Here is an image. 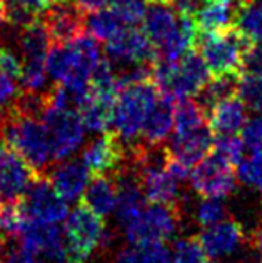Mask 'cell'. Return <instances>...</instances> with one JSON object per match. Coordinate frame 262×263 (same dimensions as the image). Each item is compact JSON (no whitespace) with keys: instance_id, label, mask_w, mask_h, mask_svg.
I'll return each mask as SVG.
<instances>
[{"instance_id":"cell-40","label":"cell","mask_w":262,"mask_h":263,"mask_svg":"<svg viewBox=\"0 0 262 263\" xmlns=\"http://www.w3.org/2000/svg\"><path fill=\"white\" fill-rule=\"evenodd\" d=\"M39 257L22 245H13L5 252L0 263H39Z\"/></svg>"},{"instance_id":"cell-17","label":"cell","mask_w":262,"mask_h":263,"mask_svg":"<svg viewBox=\"0 0 262 263\" xmlns=\"http://www.w3.org/2000/svg\"><path fill=\"white\" fill-rule=\"evenodd\" d=\"M176 99L167 93H161L150 112L146 125L142 128V143L149 147H161L167 140L170 132H174Z\"/></svg>"},{"instance_id":"cell-49","label":"cell","mask_w":262,"mask_h":263,"mask_svg":"<svg viewBox=\"0 0 262 263\" xmlns=\"http://www.w3.org/2000/svg\"><path fill=\"white\" fill-rule=\"evenodd\" d=\"M205 263H216V261H214V260L211 258V260H207V261H205Z\"/></svg>"},{"instance_id":"cell-9","label":"cell","mask_w":262,"mask_h":263,"mask_svg":"<svg viewBox=\"0 0 262 263\" xmlns=\"http://www.w3.org/2000/svg\"><path fill=\"white\" fill-rule=\"evenodd\" d=\"M106 52L110 60L120 64L146 65L157 59V50L144 29L135 25L122 27L115 35L106 42Z\"/></svg>"},{"instance_id":"cell-2","label":"cell","mask_w":262,"mask_h":263,"mask_svg":"<svg viewBox=\"0 0 262 263\" xmlns=\"http://www.w3.org/2000/svg\"><path fill=\"white\" fill-rule=\"evenodd\" d=\"M119 82L120 90L117 93L112 125L122 142H134L142 134L161 92L152 79L124 82L119 77Z\"/></svg>"},{"instance_id":"cell-23","label":"cell","mask_w":262,"mask_h":263,"mask_svg":"<svg viewBox=\"0 0 262 263\" xmlns=\"http://www.w3.org/2000/svg\"><path fill=\"white\" fill-rule=\"evenodd\" d=\"M0 4L5 22L20 30L40 18V13L47 10L50 0H2Z\"/></svg>"},{"instance_id":"cell-48","label":"cell","mask_w":262,"mask_h":263,"mask_svg":"<svg viewBox=\"0 0 262 263\" xmlns=\"http://www.w3.org/2000/svg\"><path fill=\"white\" fill-rule=\"evenodd\" d=\"M2 252H4V240L0 237V257H2Z\"/></svg>"},{"instance_id":"cell-39","label":"cell","mask_w":262,"mask_h":263,"mask_svg":"<svg viewBox=\"0 0 262 263\" xmlns=\"http://www.w3.org/2000/svg\"><path fill=\"white\" fill-rule=\"evenodd\" d=\"M242 72L262 73V44H249L246 48Z\"/></svg>"},{"instance_id":"cell-29","label":"cell","mask_w":262,"mask_h":263,"mask_svg":"<svg viewBox=\"0 0 262 263\" xmlns=\"http://www.w3.org/2000/svg\"><path fill=\"white\" fill-rule=\"evenodd\" d=\"M237 95L247 108L262 114V73H240Z\"/></svg>"},{"instance_id":"cell-21","label":"cell","mask_w":262,"mask_h":263,"mask_svg":"<svg viewBox=\"0 0 262 263\" xmlns=\"http://www.w3.org/2000/svg\"><path fill=\"white\" fill-rule=\"evenodd\" d=\"M117 198H119V186L114 175L94 177L84 192V203L100 217L115 212Z\"/></svg>"},{"instance_id":"cell-24","label":"cell","mask_w":262,"mask_h":263,"mask_svg":"<svg viewBox=\"0 0 262 263\" xmlns=\"http://www.w3.org/2000/svg\"><path fill=\"white\" fill-rule=\"evenodd\" d=\"M29 221L30 217L27 215L22 197L0 200V233L5 238H20V235L25 230V227L29 225Z\"/></svg>"},{"instance_id":"cell-45","label":"cell","mask_w":262,"mask_h":263,"mask_svg":"<svg viewBox=\"0 0 262 263\" xmlns=\"http://www.w3.org/2000/svg\"><path fill=\"white\" fill-rule=\"evenodd\" d=\"M146 2L149 4V5H169L170 7V2L172 0H146Z\"/></svg>"},{"instance_id":"cell-8","label":"cell","mask_w":262,"mask_h":263,"mask_svg":"<svg viewBox=\"0 0 262 263\" xmlns=\"http://www.w3.org/2000/svg\"><path fill=\"white\" fill-rule=\"evenodd\" d=\"M22 202L30 220L42 223H60L68 215V206L64 198L54 190L45 174H40L22 195Z\"/></svg>"},{"instance_id":"cell-33","label":"cell","mask_w":262,"mask_h":263,"mask_svg":"<svg viewBox=\"0 0 262 263\" xmlns=\"http://www.w3.org/2000/svg\"><path fill=\"white\" fill-rule=\"evenodd\" d=\"M244 148L246 147L242 140H240V137L231 134V135H219L217 140H214L211 152L234 167V165H239L240 160H242Z\"/></svg>"},{"instance_id":"cell-41","label":"cell","mask_w":262,"mask_h":263,"mask_svg":"<svg viewBox=\"0 0 262 263\" xmlns=\"http://www.w3.org/2000/svg\"><path fill=\"white\" fill-rule=\"evenodd\" d=\"M17 97L15 80L0 73V108H7Z\"/></svg>"},{"instance_id":"cell-47","label":"cell","mask_w":262,"mask_h":263,"mask_svg":"<svg viewBox=\"0 0 262 263\" xmlns=\"http://www.w3.org/2000/svg\"><path fill=\"white\" fill-rule=\"evenodd\" d=\"M204 2H231L232 4V0H204Z\"/></svg>"},{"instance_id":"cell-20","label":"cell","mask_w":262,"mask_h":263,"mask_svg":"<svg viewBox=\"0 0 262 263\" xmlns=\"http://www.w3.org/2000/svg\"><path fill=\"white\" fill-rule=\"evenodd\" d=\"M115 100V95H102L91 90L84 103L77 108L85 130L99 132V134L107 132L109 127L112 125Z\"/></svg>"},{"instance_id":"cell-4","label":"cell","mask_w":262,"mask_h":263,"mask_svg":"<svg viewBox=\"0 0 262 263\" xmlns=\"http://www.w3.org/2000/svg\"><path fill=\"white\" fill-rule=\"evenodd\" d=\"M65 263H87L99 247L109 240L102 217L82 202L65 218Z\"/></svg>"},{"instance_id":"cell-30","label":"cell","mask_w":262,"mask_h":263,"mask_svg":"<svg viewBox=\"0 0 262 263\" xmlns=\"http://www.w3.org/2000/svg\"><path fill=\"white\" fill-rule=\"evenodd\" d=\"M237 177L244 185L262 195V150L252 152V155L240 160L237 165Z\"/></svg>"},{"instance_id":"cell-18","label":"cell","mask_w":262,"mask_h":263,"mask_svg":"<svg viewBox=\"0 0 262 263\" xmlns=\"http://www.w3.org/2000/svg\"><path fill=\"white\" fill-rule=\"evenodd\" d=\"M212 145H214L212 130L211 127H205L197 132H190V134L174 135L170 142V147L165 150H167V154L170 157L177 158L179 162H182L189 168H192L205 155H209Z\"/></svg>"},{"instance_id":"cell-15","label":"cell","mask_w":262,"mask_h":263,"mask_svg":"<svg viewBox=\"0 0 262 263\" xmlns=\"http://www.w3.org/2000/svg\"><path fill=\"white\" fill-rule=\"evenodd\" d=\"M199 240H201V245L204 247L207 257L216 260L229 257L236 252L244 243L246 232L239 221L225 218L216 225L205 227L202 233L199 235Z\"/></svg>"},{"instance_id":"cell-51","label":"cell","mask_w":262,"mask_h":263,"mask_svg":"<svg viewBox=\"0 0 262 263\" xmlns=\"http://www.w3.org/2000/svg\"><path fill=\"white\" fill-rule=\"evenodd\" d=\"M0 2H2V0H0Z\"/></svg>"},{"instance_id":"cell-6","label":"cell","mask_w":262,"mask_h":263,"mask_svg":"<svg viewBox=\"0 0 262 263\" xmlns=\"http://www.w3.org/2000/svg\"><path fill=\"white\" fill-rule=\"evenodd\" d=\"M42 122L49 132L52 158L55 162L67 160L84 142L85 127L75 108L45 107Z\"/></svg>"},{"instance_id":"cell-50","label":"cell","mask_w":262,"mask_h":263,"mask_svg":"<svg viewBox=\"0 0 262 263\" xmlns=\"http://www.w3.org/2000/svg\"><path fill=\"white\" fill-rule=\"evenodd\" d=\"M50 2H64V0H50Z\"/></svg>"},{"instance_id":"cell-11","label":"cell","mask_w":262,"mask_h":263,"mask_svg":"<svg viewBox=\"0 0 262 263\" xmlns=\"http://www.w3.org/2000/svg\"><path fill=\"white\" fill-rule=\"evenodd\" d=\"M82 162L94 177L115 175L124 168L122 165L126 162L122 138L115 132H102L99 138H95L84 148Z\"/></svg>"},{"instance_id":"cell-44","label":"cell","mask_w":262,"mask_h":263,"mask_svg":"<svg viewBox=\"0 0 262 263\" xmlns=\"http://www.w3.org/2000/svg\"><path fill=\"white\" fill-rule=\"evenodd\" d=\"M252 245L256 248L257 252V257H259V263H262V227L259 230L254 233V240H252Z\"/></svg>"},{"instance_id":"cell-3","label":"cell","mask_w":262,"mask_h":263,"mask_svg":"<svg viewBox=\"0 0 262 263\" xmlns=\"http://www.w3.org/2000/svg\"><path fill=\"white\" fill-rule=\"evenodd\" d=\"M249 44V40L232 24L222 30L197 32L196 50L201 53L212 77L240 75L244 52Z\"/></svg>"},{"instance_id":"cell-5","label":"cell","mask_w":262,"mask_h":263,"mask_svg":"<svg viewBox=\"0 0 262 263\" xmlns=\"http://www.w3.org/2000/svg\"><path fill=\"white\" fill-rule=\"evenodd\" d=\"M181 221V209L150 203L137 213L126 227L130 245L164 243L176 235Z\"/></svg>"},{"instance_id":"cell-7","label":"cell","mask_w":262,"mask_h":263,"mask_svg":"<svg viewBox=\"0 0 262 263\" xmlns=\"http://www.w3.org/2000/svg\"><path fill=\"white\" fill-rule=\"evenodd\" d=\"M190 183L202 198H225L236 189V175L231 163L216 154H209L194 165Z\"/></svg>"},{"instance_id":"cell-37","label":"cell","mask_w":262,"mask_h":263,"mask_svg":"<svg viewBox=\"0 0 262 263\" xmlns=\"http://www.w3.org/2000/svg\"><path fill=\"white\" fill-rule=\"evenodd\" d=\"M240 140L251 152L262 150V117L246 120L244 127L240 128Z\"/></svg>"},{"instance_id":"cell-31","label":"cell","mask_w":262,"mask_h":263,"mask_svg":"<svg viewBox=\"0 0 262 263\" xmlns=\"http://www.w3.org/2000/svg\"><path fill=\"white\" fill-rule=\"evenodd\" d=\"M207 253L201 245V240L189 237L176 241L174 250H172V263H205Z\"/></svg>"},{"instance_id":"cell-38","label":"cell","mask_w":262,"mask_h":263,"mask_svg":"<svg viewBox=\"0 0 262 263\" xmlns=\"http://www.w3.org/2000/svg\"><path fill=\"white\" fill-rule=\"evenodd\" d=\"M22 68L24 62H20V59L10 48L0 47V73L17 82L22 77Z\"/></svg>"},{"instance_id":"cell-32","label":"cell","mask_w":262,"mask_h":263,"mask_svg":"<svg viewBox=\"0 0 262 263\" xmlns=\"http://www.w3.org/2000/svg\"><path fill=\"white\" fill-rule=\"evenodd\" d=\"M146 0H109V9L112 10L120 22L127 25H137L146 17Z\"/></svg>"},{"instance_id":"cell-26","label":"cell","mask_w":262,"mask_h":263,"mask_svg":"<svg viewBox=\"0 0 262 263\" xmlns=\"http://www.w3.org/2000/svg\"><path fill=\"white\" fill-rule=\"evenodd\" d=\"M234 25L251 44H262V0H252L234 12Z\"/></svg>"},{"instance_id":"cell-22","label":"cell","mask_w":262,"mask_h":263,"mask_svg":"<svg viewBox=\"0 0 262 263\" xmlns=\"http://www.w3.org/2000/svg\"><path fill=\"white\" fill-rule=\"evenodd\" d=\"M19 47L24 60H45L52 45L42 18L19 30Z\"/></svg>"},{"instance_id":"cell-16","label":"cell","mask_w":262,"mask_h":263,"mask_svg":"<svg viewBox=\"0 0 262 263\" xmlns=\"http://www.w3.org/2000/svg\"><path fill=\"white\" fill-rule=\"evenodd\" d=\"M89 175L91 172L82 160H64L55 168L49 170L47 178L60 198H64L65 202H75L84 197Z\"/></svg>"},{"instance_id":"cell-25","label":"cell","mask_w":262,"mask_h":263,"mask_svg":"<svg viewBox=\"0 0 262 263\" xmlns=\"http://www.w3.org/2000/svg\"><path fill=\"white\" fill-rule=\"evenodd\" d=\"M197 32H216L234 24V7L231 2H207L196 13Z\"/></svg>"},{"instance_id":"cell-35","label":"cell","mask_w":262,"mask_h":263,"mask_svg":"<svg viewBox=\"0 0 262 263\" xmlns=\"http://www.w3.org/2000/svg\"><path fill=\"white\" fill-rule=\"evenodd\" d=\"M227 218V206L222 203V198H202L197 203L196 220L201 227H211Z\"/></svg>"},{"instance_id":"cell-13","label":"cell","mask_w":262,"mask_h":263,"mask_svg":"<svg viewBox=\"0 0 262 263\" xmlns=\"http://www.w3.org/2000/svg\"><path fill=\"white\" fill-rule=\"evenodd\" d=\"M209 75L211 73L207 70V65H205L201 53L196 48H190L177 60L174 75H172V80L165 93L174 97L176 100L190 99V97L199 95V92L207 85Z\"/></svg>"},{"instance_id":"cell-19","label":"cell","mask_w":262,"mask_h":263,"mask_svg":"<svg viewBox=\"0 0 262 263\" xmlns=\"http://www.w3.org/2000/svg\"><path fill=\"white\" fill-rule=\"evenodd\" d=\"M246 105L239 95L217 102L207 110V122L212 134L231 135L240 132L246 123Z\"/></svg>"},{"instance_id":"cell-43","label":"cell","mask_w":262,"mask_h":263,"mask_svg":"<svg viewBox=\"0 0 262 263\" xmlns=\"http://www.w3.org/2000/svg\"><path fill=\"white\" fill-rule=\"evenodd\" d=\"M84 13H94L99 10L109 9V0H71Z\"/></svg>"},{"instance_id":"cell-46","label":"cell","mask_w":262,"mask_h":263,"mask_svg":"<svg viewBox=\"0 0 262 263\" xmlns=\"http://www.w3.org/2000/svg\"><path fill=\"white\" fill-rule=\"evenodd\" d=\"M5 22V17H4V10H2V4H0V29H2V25Z\"/></svg>"},{"instance_id":"cell-10","label":"cell","mask_w":262,"mask_h":263,"mask_svg":"<svg viewBox=\"0 0 262 263\" xmlns=\"http://www.w3.org/2000/svg\"><path fill=\"white\" fill-rule=\"evenodd\" d=\"M20 245L47 263H65L67 240L57 223L30 220L20 235Z\"/></svg>"},{"instance_id":"cell-14","label":"cell","mask_w":262,"mask_h":263,"mask_svg":"<svg viewBox=\"0 0 262 263\" xmlns=\"http://www.w3.org/2000/svg\"><path fill=\"white\" fill-rule=\"evenodd\" d=\"M39 175L15 150L0 143V200L20 198Z\"/></svg>"},{"instance_id":"cell-1","label":"cell","mask_w":262,"mask_h":263,"mask_svg":"<svg viewBox=\"0 0 262 263\" xmlns=\"http://www.w3.org/2000/svg\"><path fill=\"white\" fill-rule=\"evenodd\" d=\"M0 134L4 137V143L15 150L33 170L45 174L52 158V147L42 119L20 115L7 108L0 117Z\"/></svg>"},{"instance_id":"cell-28","label":"cell","mask_w":262,"mask_h":263,"mask_svg":"<svg viewBox=\"0 0 262 263\" xmlns=\"http://www.w3.org/2000/svg\"><path fill=\"white\" fill-rule=\"evenodd\" d=\"M120 29V20L117 18V15L110 9L89 13V17L85 18V30L94 39L102 40V42L110 40Z\"/></svg>"},{"instance_id":"cell-12","label":"cell","mask_w":262,"mask_h":263,"mask_svg":"<svg viewBox=\"0 0 262 263\" xmlns=\"http://www.w3.org/2000/svg\"><path fill=\"white\" fill-rule=\"evenodd\" d=\"M85 13L71 0L52 2L44 12L42 22L49 32L50 42L67 45L74 42L82 33H85Z\"/></svg>"},{"instance_id":"cell-34","label":"cell","mask_w":262,"mask_h":263,"mask_svg":"<svg viewBox=\"0 0 262 263\" xmlns=\"http://www.w3.org/2000/svg\"><path fill=\"white\" fill-rule=\"evenodd\" d=\"M47 82L45 60H24L20 90L25 92H40Z\"/></svg>"},{"instance_id":"cell-27","label":"cell","mask_w":262,"mask_h":263,"mask_svg":"<svg viewBox=\"0 0 262 263\" xmlns=\"http://www.w3.org/2000/svg\"><path fill=\"white\" fill-rule=\"evenodd\" d=\"M240 75H222V77H212L201 92H199V103L205 108V112L216 105L217 102L237 95Z\"/></svg>"},{"instance_id":"cell-36","label":"cell","mask_w":262,"mask_h":263,"mask_svg":"<svg viewBox=\"0 0 262 263\" xmlns=\"http://www.w3.org/2000/svg\"><path fill=\"white\" fill-rule=\"evenodd\" d=\"M132 247V263H172V253L164 243H144Z\"/></svg>"},{"instance_id":"cell-42","label":"cell","mask_w":262,"mask_h":263,"mask_svg":"<svg viewBox=\"0 0 262 263\" xmlns=\"http://www.w3.org/2000/svg\"><path fill=\"white\" fill-rule=\"evenodd\" d=\"M170 7L181 17H196V13L201 9V0H172Z\"/></svg>"}]
</instances>
